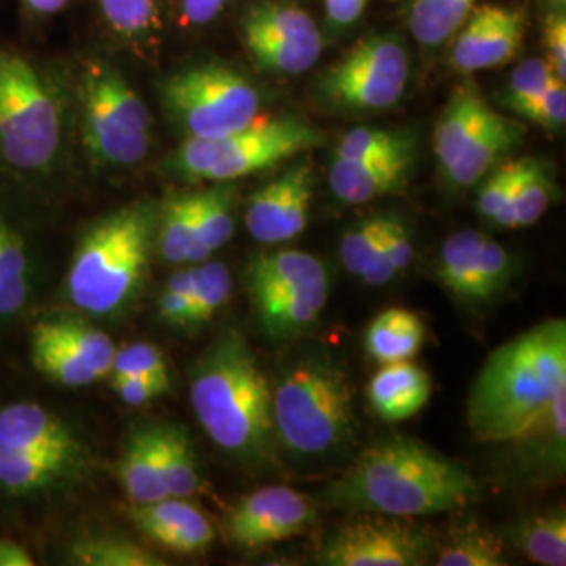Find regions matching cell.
<instances>
[{
    "label": "cell",
    "mask_w": 566,
    "mask_h": 566,
    "mask_svg": "<svg viewBox=\"0 0 566 566\" xmlns=\"http://www.w3.org/2000/svg\"><path fill=\"white\" fill-rule=\"evenodd\" d=\"M76 168L72 63L0 41V177L61 206Z\"/></svg>",
    "instance_id": "cell-1"
},
{
    "label": "cell",
    "mask_w": 566,
    "mask_h": 566,
    "mask_svg": "<svg viewBox=\"0 0 566 566\" xmlns=\"http://www.w3.org/2000/svg\"><path fill=\"white\" fill-rule=\"evenodd\" d=\"M97 455L74 418L39 399L0 403V525H51L91 481Z\"/></svg>",
    "instance_id": "cell-2"
},
{
    "label": "cell",
    "mask_w": 566,
    "mask_h": 566,
    "mask_svg": "<svg viewBox=\"0 0 566 566\" xmlns=\"http://www.w3.org/2000/svg\"><path fill=\"white\" fill-rule=\"evenodd\" d=\"M476 491L464 465L413 439L397 437L365 449L325 489V500L346 512L416 518L468 506Z\"/></svg>",
    "instance_id": "cell-3"
},
{
    "label": "cell",
    "mask_w": 566,
    "mask_h": 566,
    "mask_svg": "<svg viewBox=\"0 0 566 566\" xmlns=\"http://www.w3.org/2000/svg\"><path fill=\"white\" fill-rule=\"evenodd\" d=\"M160 200L139 198L82 229L61 275L70 306L84 317H118L139 301L156 252Z\"/></svg>",
    "instance_id": "cell-4"
},
{
    "label": "cell",
    "mask_w": 566,
    "mask_h": 566,
    "mask_svg": "<svg viewBox=\"0 0 566 566\" xmlns=\"http://www.w3.org/2000/svg\"><path fill=\"white\" fill-rule=\"evenodd\" d=\"M189 399L210 441L250 468L275 462L277 434L271 390L242 334L224 332L210 344L189 378Z\"/></svg>",
    "instance_id": "cell-5"
},
{
    "label": "cell",
    "mask_w": 566,
    "mask_h": 566,
    "mask_svg": "<svg viewBox=\"0 0 566 566\" xmlns=\"http://www.w3.org/2000/svg\"><path fill=\"white\" fill-rule=\"evenodd\" d=\"M566 386L565 319L533 325L495 348L468 397V424L483 443L512 441Z\"/></svg>",
    "instance_id": "cell-6"
},
{
    "label": "cell",
    "mask_w": 566,
    "mask_h": 566,
    "mask_svg": "<svg viewBox=\"0 0 566 566\" xmlns=\"http://www.w3.org/2000/svg\"><path fill=\"white\" fill-rule=\"evenodd\" d=\"M63 269L60 206L0 177V336L34 319Z\"/></svg>",
    "instance_id": "cell-7"
},
{
    "label": "cell",
    "mask_w": 566,
    "mask_h": 566,
    "mask_svg": "<svg viewBox=\"0 0 566 566\" xmlns=\"http://www.w3.org/2000/svg\"><path fill=\"white\" fill-rule=\"evenodd\" d=\"M72 63L76 158L95 172L142 166L154 147V114L120 67L103 55Z\"/></svg>",
    "instance_id": "cell-8"
},
{
    "label": "cell",
    "mask_w": 566,
    "mask_h": 566,
    "mask_svg": "<svg viewBox=\"0 0 566 566\" xmlns=\"http://www.w3.org/2000/svg\"><path fill=\"white\" fill-rule=\"evenodd\" d=\"M277 443L301 458L340 451L355 434L350 385L327 359H304L290 367L271 392Z\"/></svg>",
    "instance_id": "cell-9"
},
{
    "label": "cell",
    "mask_w": 566,
    "mask_h": 566,
    "mask_svg": "<svg viewBox=\"0 0 566 566\" xmlns=\"http://www.w3.org/2000/svg\"><path fill=\"white\" fill-rule=\"evenodd\" d=\"M325 142L322 128L298 116L259 118L212 139H182L166 172L185 182H233L306 154Z\"/></svg>",
    "instance_id": "cell-10"
},
{
    "label": "cell",
    "mask_w": 566,
    "mask_h": 566,
    "mask_svg": "<svg viewBox=\"0 0 566 566\" xmlns=\"http://www.w3.org/2000/svg\"><path fill=\"white\" fill-rule=\"evenodd\" d=\"M160 103L182 139H212L261 118L263 95L235 67L202 61L163 78Z\"/></svg>",
    "instance_id": "cell-11"
},
{
    "label": "cell",
    "mask_w": 566,
    "mask_h": 566,
    "mask_svg": "<svg viewBox=\"0 0 566 566\" xmlns=\"http://www.w3.org/2000/svg\"><path fill=\"white\" fill-rule=\"evenodd\" d=\"M409 82V53L388 34H371L315 81L319 102L348 114L385 112L403 99Z\"/></svg>",
    "instance_id": "cell-12"
},
{
    "label": "cell",
    "mask_w": 566,
    "mask_h": 566,
    "mask_svg": "<svg viewBox=\"0 0 566 566\" xmlns=\"http://www.w3.org/2000/svg\"><path fill=\"white\" fill-rule=\"evenodd\" d=\"M116 344L81 313H55L32 319L30 361L49 382L86 388L112 374Z\"/></svg>",
    "instance_id": "cell-13"
},
{
    "label": "cell",
    "mask_w": 566,
    "mask_h": 566,
    "mask_svg": "<svg viewBox=\"0 0 566 566\" xmlns=\"http://www.w3.org/2000/svg\"><path fill=\"white\" fill-rule=\"evenodd\" d=\"M240 32L252 65L271 76H301L315 67L324 53L319 25L292 2H250Z\"/></svg>",
    "instance_id": "cell-14"
},
{
    "label": "cell",
    "mask_w": 566,
    "mask_h": 566,
    "mask_svg": "<svg viewBox=\"0 0 566 566\" xmlns=\"http://www.w3.org/2000/svg\"><path fill=\"white\" fill-rule=\"evenodd\" d=\"M428 533L405 518L374 514L338 528L317 554L324 566H420L428 563Z\"/></svg>",
    "instance_id": "cell-15"
},
{
    "label": "cell",
    "mask_w": 566,
    "mask_h": 566,
    "mask_svg": "<svg viewBox=\"0 0 566 566\" xmlns=\"http://www.w3.org/2000/svg\"><path fill=\"white\" fill-rule=\"evenodd\" d=\"M315 518V506L303 493L292 486L269 485L231 507L224 528L235 546L263 547L303 535Z\"/></svg>",
    "instance_id": "cell-16"
},
{
    "label": "cell",
    "mask_w": 566,
    "mask_h": 566,
    "mask_svg": "<svg viewBox=\"0 0 566 566\" xmlns=\"http://www.w3.org/2000/svg\"><path fill=\"white\" fill-rule=\"evenodd\" d=\"M315 170L308 160L292 164L245 203V229L252 240L283 243L298 238L308 224Z\"/></svg>",
    "instance_id": "cell-17"
},
{
    "label": "cell",
    "mask_w": 566,
    "mask_h": 566,
    "mask_svg": "<svg viewBox=\"0 0 566 566\" xmlns=\"http://www.w3.org/2000/svg\"><path fill=\"white\" fill-rule=\"evenodd\" d=\"M526 13L518 7H474L451 39L449 63L460 74L495 70L514 60L525 41Z\"/></svg>",
    "instance_id": "cell-18"
},
{
    "label": "cell",
    "mask_w": 566,
    "mask_h": 566,
    "mask_svg": "<svg viewBox=\"0 0 566 566\" xmlns=\"http://www.w3.org/2000/svg\"><path fill=\"white\" fill-rule=\"evenodd\" d=\"M130 521L145 539L179 556L206 554L217 539L214 525L189 497L130 506Z\"/></svg>",
    "instance_id": "cell-19"
},
{
    "label": "cell",
    "mask_w": 566,
    "mask_h": 566,
    "mask_svg": "<svg viewBox=\"0 0 566 566\" xmlns=\"http://www.w3.org/2000/svg\"><path fill=\"white\" fill-rule=\"evenodd\" d=\"M418 149L371 160L334 158L329 189L344 203H367L401 191L416 166Z\"/></svg>",
    "instance_id": "cell-20"
},
{
    "label": "cell",
    "mask_w": 566,
    "mask_h": 566,
    "mask_svg": "<svg viewBox=\"0 0 566 566\" xmlns=\"http://www.w3.org/2000/svg\"><path fill=\"white\" fill-rule=\"evenodd\" d=\"M116 476L130 506L168 497L158 447V422H133L122 441Z\"/></svg>",
    "instance_id": "cell-21"
},
{
    "label": "cell",
    "mask_w": 566,
    "mask_h": 566,
    "mask_svg": "<svg viewBox=\"0 0 566 566\" xmlns=\"http://www.w3.org/2000/svg\"><path fill=\"white\" fill-rule=\"evenodd\" d=\"M329 280L287 285L261 296H252V306L273 340H287L306 332L327 306Z\"/></svg>",
    "instance_id": "cell-22"
},
{
    "label": "cell",
    "mask_w": 566,
    "mask_h": 566,
    "mask_svg": "<svg viewBox=\"0 0 566 566\" xmlns=\"http://www.w3.org/2000/svg\"><path fill=\"white\" fill-rule=\"evenodd\" d=\"M523 137L525 126L521 122L512 120L491 109L476 135L465 145L464 151L443 172L447 181L460 189L483 181L486 175L495 166H500L507 154L523 142Z\"/></svg>",
    "instance_id": "cell-23"
},
{
    "label": "cell",
    "mask_w": 566,
    "mask_h": 566,
    "mask_svg": "<svg viewBox=\"0 0 566 566\" xmlns=\"http://www.w3.org/2000/svg\"><path fill=\"white\" fill-rule=\"evenodd\" d=\"M432 395L428 371L411 361L385 364L367 385V399L374 413L390 422H405L424 409Z\"/></svg>",
    "instance_id": "cell-24"
},
{
    "label": "cell",
    "mask_w": 566,
    "mask_h": 566,
    "mask_svg": "<svg viewBox=\"0 0 566 566\" xmlns=\"http://www.w3.org/2000/svg\"><path fill=\"white\" fill-rule=\"evenodd\" d=\"M489 112L491 107L472 82H465L453 91L432 133V149L441 172H446L464 151L465 145L476 135Z\"/></svg>",
    "instance_id": "cell-25"
},
{
    "label": "cell",
    "mask_w": 566,
    "mask_h": 566,
    "mask_svg": "<svg viewBox=\"0 0 566 566\" xmlns=\"http://www.w3.org/2000/svg\"><path fill=\"white\" fill-rule=\"evenodd\" d=\"M107 32L137 55L158 49L163 34V0H97Z\"/></svg>",
    "instance_id": "cell-26"
},
{
    "label": "cell",
    "mask_w": 566,
    "mask_h": 566,
    "mask_svg": "<svg viewBox=\"0 0 566 566\" xmlns=\"http://www.w3.org/2000/svg\"><path fill=\"white\" fill-rule=\"evenodd\" d=\"M196 193V242L189 264L203 263L233 240L235 189L231 182H212Z\"/></svg>",
    "instance_id": "cell-27"
},
{
    "label": "cell",
    "mask_w": 566,
    "mask_h": 566,
    "mask_svg": "<svg viewBox=\"0 0 566 566\" xmlns=\"http://www.w3.org/2000/svg\"><path fill=\"white\" fill-rule=\"evenodd\" d=\"M63 563L74 566H166L151 549L118 533H81L63 544Z\"/></svg>",
    "instance_id": "cell-28"
},
{
    "label": "cell",
    "mask_w": 566,
    "mask_h": 566,
    "mask_svg": "<svg viewBox=\"0 0 566 566\" xmlns=\"http://www.w3.org/2000/svg\"><path fill=\"white\" fill-rule=\"evenodd\" d=\"M424 344L422 319L405 308H388L380 313L365 334V348L378 364L411 361Z\"/></svg>",
    "instance_id": "cell-29"
},
{
    "label": "cell",
    "mask_w": 566,
    "mask_h": 566,
    "mask_svg": "<svg viewBox=\"0 0 566 566\" xmlns=\"http://www.w3.org/2000/svg\"><path fill=\"white\" fill-rule=\"evenodd\" d=\"M327 280L325 264L303 250H282L256 256L245 271V285L252 296H261L266 292L298 285V283L319 282Z\"/></svg>",
    "instance_id": "cell-30"
},
{
    "label": "cell",
    "mask_w": 566,
    "mask_h": 566,
    "mask_svg": "<svg viewBox=\"0 0 566 566\" xmlns=\"http://www.w3.org/2000/svg\"><path fill=\"white\" fill-rule=\"evenodd\" d=\"M158 447L168 497L196 495L202 486V476L189 432L177 422H158Z\"/></svg>",
    "instance_id": "cell-31"
},
{
    "label": "cell",
    "mask_w": 566,
    "mask_h": 566,
    "mask_svg": "<svg viewBox=\"0 0 566 566\" xmlns=\"http://www.w3.org/2000/svg\"><path fill=\"white\" fill-rule=\"evenodd\" d=\"M196 242V193L182 191L160 200L156 250L168 264H189Z\"/></svg>",
    "instance_id": "cell-32"
},
{
    "label": "cell",
    "mask_w": 566,
    "mask_h": 566,
    "mask_svg": "<svg viewBox=\"0 0 566 566\" xmlns=\"http://www.w3.org/2000/svg\"><path fill=\"white\" fill-rule=\"evenodd\" d=\"M476 0H411L409 30L424 49H437L455 36Z\"/></svg>",
    "instance_id": "cell-33"
},
{
    "label": "cell",
    "mask_w": 566,
    "mask_h": 566,
    "mask_svg": "<svg viewBox=\"0 0 566 566\" xmlns=\"http://www.w3.org/2000/svg\"><path fill=\"white\" fill-rule=\"evenodd\" d=\"M512 441H516V446L526 455H535L544 464L563 470L566 449V386L558 388L546 409Z\"/></svg>",
    "instance_id": "cell-34"
},
{
    "label": "cell",
    "mask_w": 566,
    "mask_h": 566,
    "mask_svg": "<svg viewBox=\"0 0 566 566\" xmlns=\"http://www.w3.org/2000/svg\"><path fill=\"white\" fill-rule=\"evenodd\" d=\"M514 544L535 565H566V516L563 510L528 516L514 528Z\"/></svg>",
    "instance_id": "cell-35"
},
{
    "label": "cell",
    "mask_w": 566,
    "mask_h": 566,
    "mask_svg": "<svg viewBox=\"0 0 566 566\" xmlns=\"http://www.w3.org/2000/svg\"><path fill=\"white\" fill-rule=\"evenodd\" d=\"M485 238V233L468 229V231H458L449 235L446 243L441 245L437 277L453 296L462 301H472L476 259Z\"/></svg>",
    "instance_id": "cell-36"
},
{
    "label": "cell",
    "mask_w": 566,
    "mask_h": 566,
    "mask_svg": "<svg viewBox=\"0 0 566 566\" xmlns=\"http://www.w3.org/2000/svg\"><path fill=\"white\" fill-rule=\"evenodd\" d=\"M554 191V168L539 158H521L514 198L516 229L537 223L552 206Z\"/></svg>",
    "instance_id": "cell-37"
},
{
    "label": "cell",
    "mask_w": 566,
    "mask_h": 566,
    "mask_svg": "<svg viewBox=\"0 0 566 566\" xmlns=\"http://www.w3.org/2000/svg\"><path fill=\"white\" fill-rule=\"evenodd\" d=\"M439 566H506L504 539L483 526L460 528L437 556Z\"/></svg>",
    "instance_id": "cell-38"
},
{
    "label": "cell",
    "mask_w": 566,
    "mask_h": 566,
    "mask_svg": "<svg viewBox=\"0 0 566 566\" xmlns=\"http://www.w3.org/2000/svg\"><path fill=\"white\" fill-rule=\"evenodd\" d=\"M193 273V301L189 327L208 324L224 304L229 303L233 282L231 273L223 263H212L210 259L203 263L191 264Z\"/></svg>",
    "instance_id": "cell-39"
},
{
    "label": "cell",
    "mask_w": 566,
    "mask_h": 566,
    "mask_svg": "<svg viewBox=\"0 0 566 566\" xmlns=\"http://www.w3.org/2000/svg\"><path fill=\"white\" fill-rule=\"evenodd\" d=\"M409 149H418L416 135L409 130L359 126L344 135L334 151V158L371 160V158H385V156L409 151Z\"/></svg>",
    "instance_id": "cell-40"
},
{
    "label": "cell",
    "mask_w": 566,
    "mask_h": 566,
    "mask_svg": "<svg viewBox=\"0 0 566 566\" xmlns=\"http://www.w3.org/2000/svg\"><path fill=\"white\" fill-rule=\"evenodd\" d=\"M516 177H518V160L500 164L495 166L479 189V212L486 221L504 227V229H516Z\"/></svg>",
    "instance_id": "cell-41"
},
{
    "label": "cell",
    "mask_w": 566,
    "mask_h": 566,
    "mask_svg": "<svg viewBox=\"0 0 566 566\" xmlns=\"http://www.w3.org/2000/svg\"><path fill=\"white\" fill-rule=\"evenodd\" d=\"M512 277V256L504 245L485 238L476 259L472 301H489L500 294Z\"/></svg>",
    "instance_id": "cell-42"
},
{
    "label": "cell",
    "mask_w": 566,
    "mask_h": 566,
    "mask_svg": "<svg viewBox=\"0 0 566 566\" xmlns=\"http://www.w3.org/2000/svg\"><path fill=\"white\" fill-rule=\"evenodd\" d=\"M385 219L382 214L369 217L364 219L357 224H353L340 240V261H343L344 269L359 277L364 273L365 264L369 263L371 254L376 252V245L380 242L382 235V227H385Z\"/></svg>",
    "instance_id": "cell-43"
},
{
    "label": "cell",
    "mask_w": 566,
    "mask_h": 566,
    "mask_svg": "<svg viewBox=\"0 0 566 566\" xmlns=\"http://www.w3.org/2000/svg\"><path fill=\"white\" fill-rule=\"evenodd\" d=\"M193 301V273L191 264L175 271L164 283L158 298V315L170 327H189Z\"/></svg>",
    "instance_id": "cell-44"
},
{
    "label": "cell",
    "mask_w": 566,
    "mask_h": 566,
    "mask_svg": "<svg viewBox=\"0 0 566 566\" xmlns=\"http://www.w3.org/2000/svg\"><path fill=\"white\" fill-rule=\"evenodd\" d=\"M109 376L170 378L163 350L156 344L133 343L116 348Z\"/></svg>",
    "instance_id": "cell-45"
},
{
    "label": "cell",
    "mask_w": 566,
    "mask_h": 566,
    "mask_svg": "<svg viewBox=\"0 0 566 566\" xmlns=\"http://www.w3.org/2000/svg\"><path fill=\"white\" fill-rule=\"evenodd\" d=\"M554 78L556 76L552 74L546 60L523 61L510 76L504 105L514 114H518L526 103L533 102Z\"/></svg>",
    "instance_id": "cell-46"
},
{
    "label": "cell",
    "mask_w": 566,
    "mask_h": 566,
    "mask_svg": "<svg viewBox=\"0 0 566 566\" xmlns=\"http://www.w3.org/2000/svg\"><path fill=\"white\" fill-rule=\"evenodd\" d=\"M516 116L533 122L552 133L563 130L566 124L565 82L554 78L533 102L526 103Z\"/></svg>",
    "instance_id": "cell-47"
},
{
    "label": "cell",
    "mask_w": 566,
    "mask_h": 566,
    "mask_svg": "<svg viewBox=\"0 0 566 566\" xmlns=\"http://www.w3.org/2000/svg\"><path fill=\"white\" fill-rule=\"evenodd\" d=\"M112 390L118 395L122 403L142 407L151 403L170 390V378H151V376H109Z\"/></svg>",
    "instance_id": "cell-48"
},
{
    "label": "cell",
    "mask_w": 566,
    "mask_h": 566,
    "mask_svg": "<svg viewBox=\"0 0 566 566\" xmlns=\"http://www.w3.org/2000/svg\"><path fill=\"white\" fill-rule=\"evenodd\" d=\"M382 235H385L388 261L392 264L395 273L401 275L411 266L413 256H416V250H413V243H411V238H409V231H407L403 221H399L397 217H386L385 233Z\"/></svg>",
    "instance_id": "cell-49"
},
{
    "label": "cell",
    "mask_w": 566,
    "mask_h": 566,
    "mask_svg": "<svg viewBox=\"0 0 566 566\" xmlns=\"http://www.w3.org/2000/svg\"><path fill=\"white\" fill-rule=\"evenodd\" d=\"M547 65L558 81H566V18L565 11L554 9L546 18Z\"/></svg>",
    "instance_id": "cell-50"
},
{
    "label": "cell",
    "mask_w": 566,
    "mask_h": 566,
    "mask_svg": "<svg viewBox=\"0 0 566 566\" xmlns=\"http://www.w3.org/2000/svg\"><path fill=\"white\" fill-rule=\"evenodd\" d=\"M229 0H179V23L182 28H203L223 13Z\"/></svg>",
    "instance_id": "cell-51"
},
{
    "label": "cell",
    "mask_w": 566,
    "mask_h": 566,
    "mask_svg": "<svg viewBox=\"0 0 566 566\" xmlns=\"http://www.w3.org/2000/svg\"><path fill=\"white\" fill-rule=\"evenodd\" d=\"M367 2L369 0H324L327 23L334 30L350 28L353 23L361 20Z\"/></svg>",
    "instance_id": "cell-52"
},
{
    "label": "cell",
    "mask_w": 566,
    "mask_h": 566,
    "mask_svg": "<svg viewBox=\"0 0 566 566\" xmlns=\"http://www.w3.org/2000/svg\"><path fill=\"white\" fill-rule=\"evenodd\" d=\"M21 9L30 21H49L61 15L72 0H20Z\"/></svg>",
    "instance_id": "cell-53"
},
{
    "label": "cell",
    "mask_w": 566,
    "mask_h": 566,
    "mask_svg": "<svg viewBox=\"0 0 566 566\" xmlns=\"http://www.w3.org/2000/svg\"><path fill=\"white\" fill-rule=\"evenodd\" d=\"M34 563V556L15 537L0 533V566H32Z\"/></svg>",
    "instance_id": "cell-54"
},
{
    "label": "cell",
    "mask_w": 566,
    "mask_h": 566,
    "mask_svg": "<svg viewBox=\"0 0 566 566\" xmlns=\"http://www.w3.org/2000/svg\"><path fill=\"white\" fill-rule=\"evenodd\" d=\"M546 2H549L554 9H563V7H565L566 0H546Z\"/></svg>",
    "instance_id": "cell-55"
}]
</instances>
